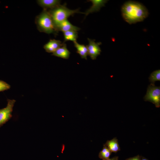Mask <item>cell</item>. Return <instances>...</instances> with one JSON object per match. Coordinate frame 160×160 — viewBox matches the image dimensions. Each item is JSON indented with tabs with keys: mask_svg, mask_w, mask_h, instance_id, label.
<instances>
[{
	"mask_svg": "<svg viewBox=\"0 0 160 160\" xmlns=\"http://www.w3.org/2000/svg\"><path fill=\"white\" fill-rule=\"evenodd\" d=\"M121 10L124 19L129 24L143 21L148 14L147 9L143 5L131 1L124 3Z\"/></svg>",
	"mask_w": 160,
	"mask_h": 160,
	"instance_id": "obj_1",
	"label": "cell"
},
{
	"mask_svg": "<svg viewBox=\"0 0 160 160\" xmlns=\"http://www.w3.org/2000/svg\"><path fill=\"white\" fill-rule=\"evenodd\" d=\"M35 23L38 30L40 32L56 34L58 31L47 9H44L41 12L36 16Z\"/></svg>",
	"mask_w": 160,
	"mask_h": 160,
	"instance_id": "obj_2",
	"label": "cell"
},
{
	"mask_svg": "<svg viewBox=\"0 0 160 160\" xmlns=\"http://www.w3.org/2000/svg\"><path fill=\"white\" fill-rule=\"evenodd\" d=\"M48 11L56 28L61 22L67 20L70 16H73L76 13H83L79 11V9L73 10L69 9L66 7L65 4L63 5H60Z\"/></svg>",
	"mask_w": 160,
	"mask_h": 160,
	"instance_id": "obj_3",
	"label": "cell"
},
{
	"mask_svg": "<svg viewBox=\"0 0 160 160\" xmlns=\"http://www.w3.org/2000/svg\"><path fill=\"white\" fill-rule=\"evenodd\" d=\"M145 101H148L154 104L156 108L160 106V87L151 84L148 87L146 95L144 97Z\"/></svg>",
	"mask_w": 160,
	"mask_h": 160,
	"instance_id": "obj_4",
	"label": "cell"
},
{
	"mask_svg": "<svg viewBox=\"0 0 160 160\" xmlns=\"http://www.w3.org/2000/svg\"><path fill=\"white\" fill-rule=\"evenodd\" d=\"M7 101V106L0 109V127L8 121L12 116V113L16 100L8 99Z\"/></svg>",
	"mask_w": 160,
	"mask_h": 160,
	"instance_id": "obj_5",
	"label": "cell"
},
{
	"mask_svg": "<svg viewBox=\"0 0 160 160\" xmlns=\"http://www.w3.org/2000/svg\"><path fill=\"white\" fill-rule=\"evenodd\" d=\"M89 44L86 46L87 49L88 55L93 60H95L97 56L100 55L101 50L99 45L102 43L101 42L96 43L94 39L88 38Z\"/></svg>",
	"mask_w": 160,
	"mask_h": 160,
	"instance_id": "obj_6",
	"label": "cell"
},
{
	"mask_svg": "<svg viewBox=\"0 0 160 160\" xmlns=\"http://www.w3.org/2000/svg\"><path fill=\"white\" fill-rule=\"evenodd\" d=\"M63 43L59 40L50 39L44 46L46 51L49 53H53L58 49L62 47Z\"/></svg>",
	"mask_w": 160,
	"mask_h": 160,
	"instance_id": "obj_7",
	"label": "cell"
},
{
	"mask_svg": "<svg viewBox=\"0 0 160 160\" xmlns=\"http://www.w3.org/2000/svg\"><path fill=\"white\" fill-rule=\"evenodd\" d=\"M88 1H91L92 5L84 13L86 16L90 13L99 11L100 8L105 6V4L107 0H90Z\"/></svg>",
	"mask_w": 160,
	"mask_h": 160,
	"instance_id": "obj_8",
	"label": "cell"
},
{
	"mask_svg": "<svg viewBox=\"0 0 160 160\" xmlns=\"http://www.w3.org/2000/svg\"><path fill=\"white\" fill-rule=\"evenodd\" d=\"M57 28L58 31H62L63 32L70 31H77L80 29L79 28L72 25L67 19L61 22L57 26Z\"/></svg>",
	"mask_w": 160,
	"mask_h": 160,
	"instance_id": "obj_9",
	"label": "cell"
},
{
	"mask_svg": "<svg viewBox=\"0 0 160 160\" xmlns=\"http://www.w3.org/2000/svg\"><path fill=\"white\" fill-rule=\"evenodd\" d=\"M37 3L44 9H54L60 4V1L58 0H38Z\"/></svg>",
	"mask_w": 160,
	"mask_h": 160,
	"instance_id": "obj_10",
	"label": "cell"
},
{
	"mask_svg": "<svg viewBox=\"0 0 160 160\" xmlns=\"http://www.w3.org/2000/svg\"><path fill=\"white\" fill-rule=\"evenodd\" d=\"M63 43V46L53 52L52 55L64 59H68L71 53L67 48L66 44Z\"/></svg>",
	"mask_w": 160,
	"mask_h": 160,
	"instance_id": "obj_11",
	"label": "cell"
},
{
	"mask_svg": "<svg viewBox=\"0 0 160 160\" xmlns=\"http://www.w3.org/2000/svg\"><path fill=\"white\" fill-rule=\"evenodd\" d=\"M105 145L112 152L116 153L120 150L118 140L116 137L108 140Z\"/></svg>",
	"mask_w": 160,
	"mask_h": 160,
	"instance_id": "obj_12",
	"label": "cell"
},
{
	"mask_svg": "<svg viewBox=\"0 0 160 160\" xmlns=\"http://www.w3.org/2000/svg\"><path fill=\"white\" fill-rule=\"evenodd\" d=\"M73 42L74 46L77 49L76 52L80 55L82 58L87 60L88 53L86 46L84 44H79L76 41H74Z\"/></svg>",
	"mask_w": 160,
	"mask_h": 160,
	"instance_id": "obj_13",
	"label": "cell"
},
{
	"mask_svg": "<svg viewBox=\"0 0 160 160\" xmlns=\"http://www.w3.org/2000/svg\"><path fill=\"white\" fill-rule=\"evenodd\" d=\"M64 36V41L63 43L68 41H71L74 42L76 41L78 37L77 31H70L63 32Z\"/></svg>",
	"mask_w": 160,
	"mask_h": 160,
	"instance_id": "obj_14",
	"label": "cell"
},
{
	"mask_svg": "<svg viewBox=\"0 0 160 160\" xmlns=\"http://www.w3.org/2000/svg\"><path fill=\"white\" fill-rule=\"evenodd\" d=\"M112 152L104 144L102 150L99 154V157L103 160H108L110 158L109 157Z\"/></svg>",
	"mask_w": 160,
	"mask_h": 160,
	"instance_id": "obj_15",
	"label": "cell"
},
{
	"mask_svg": "<svg viewBox=\"0 0 160 160\" xmlns=\"http://www.w3.org/2000/svg\"><path fill=\"white\" fill-rule=\"evenodd\" d=\"M149 81L152 84H154L156 81H160V70L154 71L150 74L149 78Z\"/></svg>",
	"mask_w": 160,
	"mask_h": 160,
	"instance_id": "obj_16",
	"label": "cell"
},
{
	"mask_svg": "<svg viewBox=\"0 0 160 160\" xmlns=\"http://www.w3.org/2000/svg\"><path fill=\"white\" fill-rule=\"evenodd\" d=\"M10 85L7 82L2 80H0V92L9 89Z\"/></svg>",
	"mask_w": 160,
	"mask_h": 160,
	"instance_id": "obj_17",
	"label": "cell"
},
{
	"mask_svg": "<svg viewBox=\"0 0 160 160\" xmlns=\"http://www.w3.org/2000/svg\"><path fill=\"white\" fill-rule=\"evenodd\" d=\"M141 156L137 155L133 157H130L126 159L125 160H141Z\"/></svg>",
	"mask_w": 160,
	"mask_h": 160,
	"instance_id": "obj_18",
	"label": "cell"
},
{
	"mask_svg": "<svg viewBox=\"0 0 160 160\" xmlns=\"http://www.w3.org/2000/svg\"><path fill=\"white\" fill-rule=\"evenodd\" d=\"M119 157L117 156H116L112 158L109 159L108 160H119Z\"/></svg>",
	"mask_w": 160,
	"mask_h": 160,
	"instance_id": "obj_19",
	"label": "cell"
},
{
	"mask_svg": "<svg viewBox=\"0 0 160 160\" xmlns=\"http://www.w3.org/2000/svg\"><path fill=\"white\" fill-rule=\"evenodd\" d=\"M141 160H148V159L143 157L141 156Z\"/></svg>",
	"mask_w": 160,
	"mask_h": 160,
	"instance_id": "obj_20",
	"label": "cell"
}]
</instances>
